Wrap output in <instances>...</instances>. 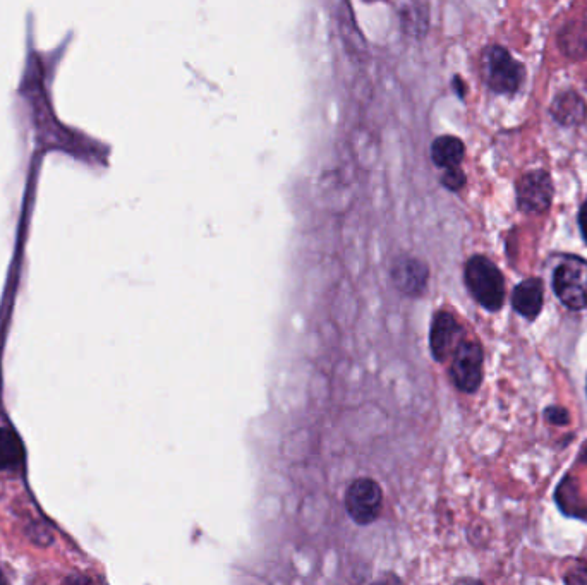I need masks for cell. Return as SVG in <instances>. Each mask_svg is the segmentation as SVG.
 Returning <instances> with one entry per match:
<instances>
[{"label": "cell", "instance_id": "6da1fadb", "mask_svg": "<svg viewBox=\"0 0 587 585\" xmlns=\"http://www.w3.org/2000/svg\"><path fill=\"white\" fill-rule=\"evenodd\" d=\"M466 285L474 299L488 309L498 311L505 301V280L498 266L485 256H473L466 263Z\"/></svg>", "mask_w": 587, "mask_h": 585}, {"label": "cell", "instance_id": "7a4b0ae2", "mask_svg": "<svg viewBox=\"0 0 587 585\" xmlns=\"http://www.w3.org/2000/svg\"><path fill=\"white\" fill-rule=\"evenodd\" d=\"M553 289L558 299L574 311L587 306V261L579 256H565L553 275Z\"/></svg>", "mask_w": 587, "mask_h": 585}, {"label": "cell", "instance_id": "3957f363", "mask_svg": "<svg viewBox=\"0 0 587 585\" xmlns=\"http://www.w3.org/2000/svg\"><path fill=\"white\" fill-rule=\"evenodd\" d=\"M486 85L497 93H514L522 81V66L502 47H488L481 61Z\"/></svg>", "mask_w": 587, "mask_h": 585}, {"label": "cell", "instance_id": "277c9868", "mask_svg": "<svg viewBox=\"0 0 587 585\" xmlns=\"http://www.w3.org/2000/svg\"><path fill=\"white\" fill-rule=\"evenodd\" d=\"M382 508V486L373 479H356L345 493V510L356 524H373L380 517Z\"/></svg>", "mask_w": 587, "mask_h": 585}, {"label": "cell", "instance_id": "5b68a950", "mask_svg": "<svg viewBox=\"0 0 587 585\" xmlns=\"http://www.w3.org/2000/svg\"><path fill=\"white\" fill-rule=\"evenodd\" d=\"M450 376L460 392L474 393L483 381V349L476 342H460L454 352Z\"/></svg>", "mask_w": 587, "mask_h": 585}, {"label": "cell", "instance_id": "8992f818", "mask_svg": "<svg viewBox=\"0 0 587 585\" xmlns=\"http://www.w3.org/2000/svg\"><path fill=\"white\" fill-rule=\"evenodd\" d=\"M553 184L545 170L524 175L517 186V203L522 212L543 213L550 208Z\"/></svg>", "mask_w": 587, "mask_h": 585}, {"label": "cell", "instance_id": "52a82bcc", "mask_svg": "<svg viewBox=\"0 0 587 585\" xmlns=\"http://www.w3.org/2000/svg\"><path fill=\"white\" fill-rule=\"evenodd\" d=\"M428 266L416 258H399L392 266V280L400 294L409 297H419L428 287Z\"/></svg>", "mask_w": 587, "mask_h": 585}, {"label": "cell", "instance_id": "ba28073f", "mask_svg": "<svg viewBox=\"0 0 587 585\" xmlns=\"http://www.w3.org/2000/svg\"><path fill=\"white\" fill-rule=\"evenodd\" d=\"M460 332L462 330H460V325L455 320L454 314H450L448 311H440L435 314L430 332V349L435 361L443 362L447 359Z\"/></svg>", "mask_w": 587, "mask_h": 585}, {"label": "cell", "instance_id": "9c48e42d", "mask_svg": "<svg viewBox=\"0 0 587 585\" xmlns=\"http://www.w3.org/2000/svg\"><path fill=\"white\" fill-rule=\"evenodd\" d=\"M512 304L515 311L527 318L534 320L543 309V284L538 278H527L522 284L517 285L512 296Z\"/></svg>", "mask_w": 587, "mask_h": 585}, {"label": "cell", "instance_id": "30bf717a", "mask_svg": "<svg viewBox=\"0 0 587 585\" xmlns=\"http://www.w3.org/2000/svg\"><path fill=\"white\" fill-rule=\"evenodd\" d=\"M464 143L455 136H440L431 146V158L440 169H455L464 158Z\"/></svg>", "mask_w": 587, "mask_h": 585}, {"label": "cell", "instance_id": "8fae6325", "mask_svg": "<svg viewBox=\"0 0 587 585\" xmlns=\"http://www.w3.org/2000/svg\"><path fill=\"white\" fill-rule=\"evenodd\" d=\"M551 114L565 126H574V124L584 121L586 107H584V102L577 95L565 93V95L555 100L553 107H551Z\"/></svg>", "mask_w": 587, "mask_h": 585}, {"label": "cell", "instance_id": "7c38bea8", "mask_svg": "<svg viewBox=\"0 0 587 585\" xmlns=\"http://www.w3.org/2000/svg\"><path fill=\"white\" fill-rule=\"evenodd\" d=\"M23 460V445L11 429L0 428V471L18 467Z\"/></svg>", "mask_w": 587, "mask_h": 585}, {"label": "cell", "instance_id": "4fadbf2b", "mask_svg": "<svg viewBox=\"0 0 587 585\" xmlns=\"http://www.w3.org/2000/svg\"><path fill=\"white\" fill-rule=\"evenodd\" d=\"M442 182L443 186L450 189V191H459L466 184V175L462 174V170L459 167L447 169V172L443 175Z\"/></svg>", "mask_w": 587, "mask_h": 585}, {"label": "cell", "instance_id": "5bb4252c", "mask_svg": "<svg viewBox=\"0 0 587 585\" xmlns=\"http://www.w3.org/2000/svg\"><path fill=\"white\" fill-rule=\"evenodd\" d=\"M545 416L553 424H569L570 421L569 412L562 407H550Z\"/></svg>", "mask_w": 587, "mask_h": 585}, {"label": "cell", "instance_id": "9a60e30c", "mask_svg": "<svg viewBox=\"0 0 587 585\" xmlns=\"http://www.w3.org/2000/svg\"><path fill=\"white\" fill-rule=\"evenodd\" d=\"M579 225H581V232L587 242V203L582 206L581 213H579Z\"/></svg>", "mask_w": 587, "mask_h": 585}, {"label": "cell", "instance_id": "2e32d148", "mask_svg": "<svg viewBox=\"0 0 587 585\" xmlns=\"http://www.w3.org/2000/svg\"><path fill=\"white\" fill-rule=\"evenodd\" d=\"M2 582H6V579H4V575L0 572V584H2Z\"/></svg>", "mask_w": 587, "mask_h": 585}, {"label": "cell", "instance_id": "e0dca14e", "mask_svg": "<svg viewBox=\"0 0 587 585\" xmlns=\"http://www.w3.org/2000/svg\"><path fill=\"white\" fill-rule=\"evenodd\" d=\"M584 457H587V447L586 450H584Z\"/></svg>", "mask_w": 587, "mask_h": 585}]
</instances>
